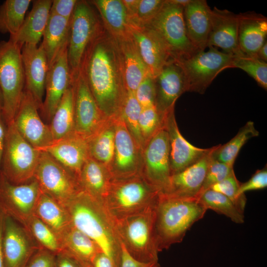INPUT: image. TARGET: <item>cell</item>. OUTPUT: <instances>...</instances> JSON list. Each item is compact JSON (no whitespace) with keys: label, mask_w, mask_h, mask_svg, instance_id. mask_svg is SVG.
Returning a JSON list of instances; mask_svg holds the SVG:
<instances>
[{"label":"cell","mask_w":267,"mask_h":267,"mask_svg":"<svg viewBox=\"0 0 267 267\" xmlns=\"http://www.w3.org/2000/svg\"><path fill=\"white\" fill-rule=\"evenodd\" d=\"M156 203L115 222L122 244L132 257L142 262L158 261L155 230Z\"/></svg>","instance_id":"5"},{"label":"cell","mask_w":267,"mask_h":267,"mask_svg":"<svg viewBox=\"0 0 267 267\" xmlns=\"http://www.w3.org/2000/svg\"><path fill=\"white\" fill-rule=\"evenodd\" d=\"M135 96L142 108L155 106L156 90L154 78L147 75L134 92Z\"/></svg>","instance_id":"47"},{"label":"cell","mask_w":267,"mask_h":267,"mask_svg":"<svg viewBox=\"0 0 267 267\" xmlns=\"http://www.w3.org/2000/svg\"><path fill=\"white\" fill-rule=\"evenodd\" d=\"M267 186V166L258 170L246 182L240 183L238 195H243L247 191L264 189Z\"/></svg>","instance_id":"48"},{"label":"cell","mask_w":267,"mask_h":267,"mask_svg":"<svg viewBox=\"0 0 267 267\" xmlns=\"http://www.w3.org/2000/svg\"><path fill=\"white\" fill-rule=\"evenodd\" d=\"M156 90L155 106L164 115L175 107L177 99L185 90V81L182 70L177 62H169L155 77Z\"/></svg>","instance_id":"22"},{"label":"cell","mask_w":267,"mask_h":267,"mask_svg":"<svg viewBox=\"0 0 267 267\" xmlns=\"http://www.w3.org/2000/svg\"><path fill=\"white\" fill-rule=\"evenodd\" d=\"M239 14L215 7L208 47L217 46L231 55L241 53L238 46Z\"/></svg>","instance_id":"24"},{"label":"cell","mask_w":267,"mask_h":267,"mask_svg":"<svg viewBox=\"0 0 267 267\" xmlns=\"http://www.w3.org/2000/svg\"><path fill=\"white\" fill-rule=\"evenodd\" d=\"M143 27L155 31L163 40L176 61L189 58L199 51L187 35L183 7L165 1L156 16Z\"/></svg>","instance_id":"9"},{"label":"cell","mask_w":267,"mask_h":267,"mask_svg":"<svg viewBox=\"0 0 267 267\" xmlns=\"http://www.w3.org/2000/svg\"><path fill=\"white\" fill-rule=\"evenodd\" d=\"M142 107L137 101L134 92L127 91L120 117L125 123L128 130L142 150L144 143L139 128V117Z\"/></svg>","instance_id":"41"},{"label":"cell","mask_w":267,"mask_h":267,"mask_svg":"<svg viewBox=\"0 0 267 267\" xmlns=\"http://www.w3.org/2000/svg\"><path fill=\"white\" fill-rule=\"evenodd\" d=\"M239 185L240 183L234 173L223 180L213 185L210 189L224 195L244 214L247 199L245 194L238 195Z\"/></svg>","instance_id":"44"},{"label":"cell","mask_w":267,"mask_h":267,"mask_svg":"<svg viewBox=\"0 0 267 267\" xmlns=\"http://www.w3.org/2000/svg\"><path fill=\"white\" fill-rule=\"evenodd\" d=\"M55 267H79L77 261L64 252H61L56 256Z\"/></svg>","instance_id":"52"},{"label":"cell","mask_w":267,"mask_h":267,"mask_svg":"<svg viewBox=\"0 0 267 267\" xmlns=\"http://www.w3.org/2000/svg\"><path fill=\"white\" fill-rule=\"evenodd\" d=\"M21 48L9 40L0 42L1 111L7 125L12 122L19 107L25 89Z\"/></svg>","instance_id":"6"},{"label":"cell","mask_w":267,"mask_h":267,"mask_svg":"<svg viewBox=\"0 0 267 267\" xmlns=\"http://www.w3.org/2000/svg\"><path fill=\"white\" fill-rule=\"evenodd\" d=\"M114 145L113 158L108 168L113 179L141 174L142 150L137 145L120 117L115 119Z\"/></svg>","instance_id":"15"},{"label":"cell","mask_w":267,"mask_h":267,"mask_svg":"<svg viewBox=\"0 0 267 267\" xmlns=\"http://www.w3.org/2000/svg\"><path fill=\"white\" fill-rule=\"evenodd\" d=\"M24 225L41 247L55 255L62 252L61 242L57 235L37 216L31 217Z\"/></svg>","instance_id":"40"},{"label":"cell","mask_w":267,"mask_h":267,"mask_svg":"<svg viewBox=\"0 0 267 267\" xmlns=\"http://www.w3.org/2000/svg\"><path fill=\"white\" fill-rule=\"evenodd\" d=\"M80 70L105 117H120L127 90L116 41L105 28L87 49Z\"/></svg>","instance_id":"1"},{"label":"cell","mask_w":267,"mask_h":267,"mask_svg":"<svg viewBox=\"0 0 267 267\" xmlns=\"http://www.w3.org/2000/svg\"><path fill=\"white\" fill-rule=\"evenodd\" d=\"M77 1V0H53L50 13L70 20Z\"/></svg>","instance_id":"50"},{"label":"cell","mask_w":267,"mask_h":267,"mask_svg":"<svg viewBox=\"0 0 267 267\" xmlns=\"http://www.w3.org/2000/svg\"><path fill=\"white\" fill-rule=\"evenodd\" d=\"M115 135V119L109 120L88 139L89 156L107 168L114 154Z\"/></svg>","instance_id":"36"},{"label":"cell","mask_w":267,"mask_h":267,"mask_svg":"<svg viewBox=\"0 0 267 267\" xmlns=\"http://www.w3.org/2000/svg\"><path fill=\"white\" fill-rule=\"evenodd\" d=\"M130 32L142 59L153 78L165 65L174 60L163 40L152 29L130 25Z\"/></svg>","instance_id":"20"},{"label":"cell","mask_w":267,"mask_h":267,"mask_svg":"<svg viewBox=\"0 0 267 267\" xmlns=\"http://www.w3.org/2000/svg\"><path fill=\"white\" fill-rule=\"evenodd\" d=\"M77 261L78 263L79 267H92L91 264L90 263L79 260Z\"/></svg>","instance_id":"59"},{"label":"cell","mask_w":267,"mask_h":267,"mask_svg":"<svg viewBox=\"0 0 267 267\" xmlns=\"http://www.w3.org/2000/svg\"><path fill=\"white\" fill-rule=\"evenodd\" d=\"M160 193L141 174L113 179L103 205L116 222L155 204Z\"/></svg>","instance_id":"4"},{"label":"cell","mask_w":267,"mask_h":267,"mask_svg":"<svg viewBox=\"0 0 267 267\" xmlns=\"http://www.w3.org/2000/svg\"><path fill=\"white\" fill-rule=\"evenodd\" d=\"M31 0H6L0 5V32L16 34L21 27Z\"/></svg>","instance_id":"38"},{"label":"cell","mask_w":267,"mask_h":267,"mask_svg":"<svg viewBox=\"0 0 267 267\" xmlns=\"http://www.w3.org/2000/svg\"><path fill=\"white\" fill-rule=\"evenodd\" d=\"M259 132L252 121H248L237 134L223 145H218L212 153V157L220 162L233 166L240 150L250 138L258 136Z\"/></svg>","instance_id":"37"},{"label":"cell","mask_w":267,"mask_h":267,"mask_svg":"<svg viewBox=\"0 0 267 267\" xmlns=\"http://www.w3.org/2000/svg\"><path fill=\"white\" fill-rule=\"evenodd\" d=\"M2 105H3L2 96L1 92L0 90V111L2 110Z\"/></svg>","instance_id":"60"},{"label":"cell","mask_w":267,"mask_h":267,"mask_svg":"<svg viewBox=\"0 0 267 267\" xmlns=\"http://www.w3.org/2000/svg\"><path fill=\"white\" fill-rule=\"evenodd\" d=\"M238 14L239 50L245 55L256 57L257 53L267 41V18L254 12Z\"/></svg>","instance_id":"28"},{"label":"cell","mask_w":267,"mask_h":267,"mask_svg":"<svg viewBox=\"0 0 267 267\" xmlns=\"http://www.w3.org/2000/svg\"><path fill=\"white\" fill-rule=\"evenodd\" d=\"M56 256L53 253L41 247L32 255L25 267H55Z\"/></svg>","instance_id":"49"},{"label":"cell","mask_w":267,"mask_h":267,"mask_svg":"<svg viewBox=\"0 0 267 267\" xmlns=\"http://www.w3.org/2000/svg\"><path fill=\"white\" fill-rule=\"evenodd\" d=\"M125 7L130 23L135 17L139 0H122Z\"/></svg>","instance_id":"53"},{"label":"cell","mask_w":267,"mask_h":267,"mask_svg":"<svg viewBox=\"0 0 267 267\" xmlns=\"http://www.w3.org/2000/svg\"><path fill=\"white\" fill-rule=\"evenodd\" d=\"M233 67L238 68L252 77L262 88L267 89V63L243 53L234 55Z\"/></svg>","instance_id":"42"},{"label":"cell","mask_w":267,"mask_h":267,"mask_svg":"<svg viewBox=\"0 0 267 267\" xmlns=\"http://www.w3.org/2000/svg\"><path fill=\"white\" fill-rule=\"evenodd\" d=\"M65 208L72 224L93 240L115 267H120L121 242L115 221L104 205L82 190Z\"/></svg>","instance_id":"2"},{"label":"cell","mask_w":267,"mask_h":267,"mask_svg":"<svg viewBox=\"0 0 267 267\" xmlns=\"http://www.w3.org/2000/svg\"><path fill=\"white\" fill-rule=\"evenodd\" d=\"M75 132L87 140L109 120L100 111L81 71L72 77Z\"/></svg>","instance_id":"14"},{"label":"cell","mask_w":267,"mask_h":267,"mask_svg":"<svg viewBox=\"0 0 267 267\" xmlns=\"http://www.w3.org/2000/svg\"><path fill=\"white\" fill-rule=\"evenodd\" d=\"M256 57L267 62V41H266L256 54Z\"/></svg>","instance_id":"57"},{"label":"cell","mask_w":267,"mask_h":267,"mask_svg":"<svg viewBox=\"0 0 267 267\" xmlns=\"http://www.w3.org/2000/svg\"><path fill=\"white\" fill-rule=\"evenodd\" d=\"M60 242L62 252L67 253L77 260L91 264L96 256L102 252L93 240L72 224L63 234Z\"/></svg>","instance_id":"33"},{"label":"cell","mask_w":267,"mask_h":267,"mask_svg":"<svg viewBox=\"0 0 267 267\" xmlns=\"http://www.w3.org/2000/svg\"><path fill=\"white\" fill-rule=\"evenodd\" d=\"M2 119L1 113L0 111V168L4 152L6 133V130L4 129Z\"/></svg>","instance_id":"55"},{"label":"cell","mask_w":267,"mask_h":267,"mask_svg":"<svg viewBox=\"0 0 267 267\" xmlns=\"http://www.w3.org/2000/svg\"><path fill=\"white\" fill-rule=\"evenodd\" d=\"M34 215L49 226L60 240L72 225L66 209L43 191L37 204Z\"/></svg>","instance_id":"34"},{"label":"cell","mask_w":267,"mask_h":267,"mask_svg":"<svg viewBox=\"0 0 267 267\" xmlns=\"http://www.w3.org/2000/svg\"><path fill=\"white\" fill-rule=\"evenodd\" d=\"M34 178L42 191L65 208L82 189L78 178L46 152L41 151Z\"/></svg>","instance_id":"11"},{"label":"cell","mask_w":267,"mask_h":267,"mask_svg":"<svg viewBox=\"0 0 267 267\" xmlns=\"http://www.w3.org/2000/svg\"><path fill=\"white\" fill-rule=\"evenodd\" d=\"M49 126L53 140L75 132L74 91L72 84L63 95Z\"/></svg>","instance_id":"35"},{"label":"cell","mask_w":267,"mask_h":267,"mask_svg":"<svg viewBox=\"0 0 267 267\" xmlns=\"http://www.w3.org/2000/svg\"><path fill=\"white\" fill-rule=\"evenodd\" d=\"M70 21L50 12L41 43L49 67L61 50L67 46Z\"/></svg>","instance_id":"32"},{"label":"cell","mask_w":267,"mask_h":267,"mask_svg":"<svg viewBox=\"0 0 267 267\" xmlns=\"http://www.w3.org/2000/svg\"><path fill=\"white\" fill-rule=\"evenodd\" d=\"M41 153L21 135L11 122L6 129L2 174L13 184L29 182L34 178Z\"/></svg>","instance_id":"8"},{"label":"cell","mask_w":267,"mask_h":267,"mask_svg":"<svg viewBox=\"0 0 267 267\" xmlns=\"http://www.w3.org/2000/svg\"><path fill=\"white\" fill-rule=\"evenodd\" d=\"M114 39L120 55L127 91L134 93L142 80L150 74L149 70L131 34L126 37Z\"/></svg>","instance_id":"29"},{"label":"cell","mask_w":267,"mask_h":267,"mask_svg":"<svg viewBox=\"0 0 267 267\" xmlns=\"http://www.w3.org/2000/svg\"><path fill=\"white\" fill-rule=\"evenodd\" d=\"M183 17L188 38L199 51H205L212 25V9L205 0H191L183 7Z\"/></svg>","instance_id":"26"},{"label":"cell","mask_w":267,"mask_h":267,"mask_svg":"<svg viewBox=\"0 0 267 267\" xmlns=\"http://www.w3.org/2000/svg\"><path fill=\"white\" fill-rule=\"evenodd\" d=\"M67 48V46L61 50L49 67L46 78L45 95L41 110L49 121L65 92L72 84Z\"/></svg>","instance_id":"21"},{"label":"cell","mask_w":267,"mask_h":267,"mask_svg":"<svg viewBox=\"0 0 267 267\" xmlns=\"http://www.w3.org/2000/svg\"><path fill=\"white\" fill-rule=\"evenodd\" d=\"M112 179L108 168L90 157L79 177L82 189L103 205Z\"/></svg>","instance_id":"30"},{"label":"cell","mask_w":267,"mask_h":267,"mask_svg":"<svg viewBox=\"0 0 267 267\" xmlns=\"http://www.w3.org/2000/svg\"><path fill=\"white\" fill-rule=\"evenodd\" d=\"M174 108L165 114L164 122L169 137L171 176L193 164L211 149L197 147L184 138L178 128Z\"/></svg>","instance_id":"18"},{"label":"cell","mask_w":267,"mask_h":267,"mask_svg":"<svg viewBox=\"0 0 267 267\" xmlns=\"http://www.w3.org/2000/svg\"><path fill=\"white\" fill-rule=\"evenodd\" d=\"M91 265L92 267H115L110 259L102 252L96 256Z\"/></svg>","instance_id":"54"},{"label":"cell","mask_w":267,"mask_h":267,"mask_svg":"<svg viewBox=\"0 0 267 267\" xmlns=\"http://www.w3.org/2000/svg\"><path fill=\"white\" fill-rule=\"evenodd\" d=\"M89 1L78 0L70 21L67 58L72 76L80 70L85 53L104 27Z\"/></svg>","instance_id":"7"},{"label":"cell","mask_w":267,"mask_h":267,"mask_svg":"<svg viewBox=\"0 0 267 267\" xmlns=\"http://www.w3.org/2000/svg\"><path fill=\"white\" fill-rule=\"evenodd\" d=\"M38 109L32 96L24 89L13 122L21 135L34 147L41 150L50 144L53 139L49 126L43 122Z\"/></svg>","instance_id":"16"},{"label":"cell","mask_w":267,"mask_h":267,"mask_svg":"<svg viewBox=\"0 0 267 267\" xmlns=\"http://www.w3.org/2000/svg\"><path fill=\"white\" fill-rule=\"evenodd\" d=\"M168 133L163 126L145 144L142 149L141 175L161 194L169 189L171 173Z\"/></svg>","instance_id":"12"},{"label":"cell","mask_w":267,"mask_h":267,"mask_svg":"<svg viewBox=\"0 0 267 267\" xmlns=\"http://www.w3.org/2000/svg\"><path fill=\"white\" fill-rule=\"evenodd\" d=\"M191 57L176 61L181 68L186 92L204 93L218 75L233 67V55L220 51L213 46Z\"/></svg>","instance_id":"10"},{"label":"cell","mask_w":267,"mask_h":267,"mask_svg":"<svg viewBox=\"0 0 267 267\" xmlns=\"http://www.w3.org/2000/svg\"><path fill=\"white\" fill-rule=\"evenodd\" d=\"M26 228L4 214L2 248L4 267H25L32 255L40 248L34 245Z\"/></svg>","instance_id":"17"},{"label":"cell","mask_w":267,"mask_h":267,"mask_svg":"<svg viewBox=\"0 0 267 267\" xmlns=\"http://www.w3.org/2000/svg\"><path fill=\"white\" fill-rule=\"evenodd\" d=\"M21 52L25 76L24 89L31 94L39 109H41L49 69L47 57L41 44H25Z\"/></svg>","instance_id":"19"},{"label":"cell","mask_w":267,"mask_h":267,"mask_svg":"<svg viewBox=\"0 0 267 267\" xmlns=\"http://www.w3.org/2000/svg\"><path fill=\"white\" fill-rule=\"evenodd\" d=\"M42 191L34 179L16 184L0 174V209L23 224L32 216Z\"/></svg>","instance_id":"13"},{"label":"cell","mask_w":267,"mask_h":267,"mask_svg":"<svg viewBox=\"0 0 267 267\" xmlns=\"http://www.w3.org/2000/svg\"><path fill=\"white\" fill-rule=\"evenodd\" d=\"M164 115L155 106L142 108L139 117V128L144 146L148 140L164 126Z\"/></svg>","instance_id":"43"},{"label":"cell","mask_w":267,"mask_h":267,"mask_svg":"<svg viewBox=\"0 0 267 267\" xmlns=\"http://www.w3.org/2000/svg\"><path fill=\"white\" fill-rule=\"evenodd\" d=\"M197 200L207 210H212L223 215L236 223L244 222V214L228 198L219 192L209 189L202 193Z\"/></svg>","instance_id":"39"},{"label":"cell","mask_w":267,"mask_h":267,"mask_svg":"<svg viewBox=\"0 0 267 267\" xmlns=\"http://www.w3.org/2000/svg\"><path fill=\"white\" fill-rule=\"evenodd\" d=\"M191 0H170L171 2L180 5L183 7L187 5Z\"/></svg>","instance_id":"58"},{"label":"cell","mask_w":267,"mask_h":267,"mask_svg":"<svg viewBox=\"0 0 267 267\" xmlns=\"http://www.w3.org/2000/svg\"><path fill=\"white\" fill-rule=\"evenodd\" d=\"M234 173L233 166L214 159L212 155V158L199 196L204 191L210 189L213 185L223 180Z\"/></svg>","instance_id":"45"},{"label":"cell","mask_w":267,"mask_h":267,"mask_svg":"<svg viewBox=\"0 0 267 267\" xmlns=\"http://www.w3.org/2000/svg\"><path fill=\"white\" fill-rule=\"evenodd\" d=\"M40 150L50 154L78 178L84 164L90 157L88 140L75 132L53 140Z\"/></svg>","instance_id":"23"},{"label":"cell","mask_w":267,"mask_h":267,"mask_svg":"<svg viewBox=\"0 0 267 267\" xmlns=\"http://www.w3.org/2000/svg\"><path fill=\"white\" fill-rule=\"evenodd\" d=\"M207 210L196 199L160 193L155 208V230L159 252L181 242L187 231Z\"/></svg>","instance_id":"3"},{"label":"cell","mask_w":267,"mask_h":267,"mask_svg":"<svg viewBox=\"0 0 267 267\" xmlns=\"http://www.w3.org/2000/svg\"><path fill=\"white\" fill-rule=\"evenodd\" d=\"M4 216V213L0 209V267H4L2 248V235Z\"/></svg>","instance_id":"56"},{"label":"cell","mask_w":267,"mask_h":267,"mask_svg":"<svg viewBox=\"0 0 267 267\" xmlns=\"http://www.w3.org/2000/svg\"><path fill=\"white\" fill-rule=\"evenodd\" d=\"M120 267H160L158 261L142 262L134 259L127 251L121 243Z\"/></svg>","instance_id":"51"},{"label":"cell","mask_w":267,"mask_h":267,"mask_svg":"<svg viewBox=\"0 0 267 267\" xmlns=\"http://www.w3.org/2000/svg\"><path fill=\"white\" fill-rule=\"evenodd\" d=\"M165 0H139L135 17L130 25L143 27L160 11Z\"/></svg>","instance_id":"46"},{"label":"cell","mask_w":267,"mask_h":267,"mask_svg":"<svg viewBox=\"0 0 267 267\" xmlns=\"http://www.w3.org/2000/svg\"><path fill=\"white\" fill-rule=\"evenodd\" d=\"M90 2L97 10L104 28L114 39L131 35L130 23L121 0H93Z\"/></svg>","instance_id":"31"},{"label":"cell","mask_w":267,"mask_h":267,"mask_svg":"<svg viewBox=\"0 0 267 267\" xmlns=\"http://www.w3.org/2000/svg\"><path fill=\"white\" fill-rule=\"evenodd\" d=\"M32 9L16 34L9 40L21 48L25 44L38 45L47 25L52 2L51 0L32 1Z\"/></svg>","instance_id":"27"},{"label":"cell","mask_w":267,"mask_h":267,"mask_svg":"<svg viewBox=\"0 0 267 267\" xmlns=\"http://www.w3.org/2000/svg\"><path fill=\"white\" fill-rule=\"evenodd\" d=\"M216 146L200 160L180 172L171 176L166 194L173 197L197 199Z\"/></svg>","instance_id":"25"}]
</instances>
